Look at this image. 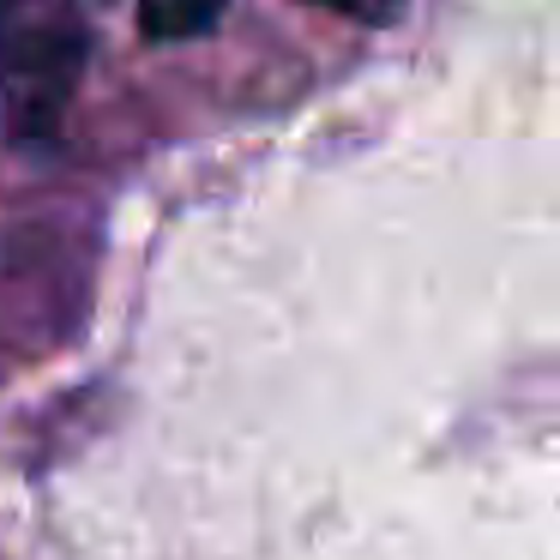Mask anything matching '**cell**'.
Masks as SVG:
<instances>
[{"label": "cell", "mask_w": 560, "mask_h": 560, "mask_svg": "<svg viewBox=\"0 0 560 560\" xmlns=\"http://www.w3.org/2000/svg\"><path fill=\"white\" fill-rule=\"evenodd\" d=\"M307 7H326V13H343V19H355V25H398L404 19V7L410 0H307Z\"/></svg>", "instance_id": "obj_3"}, {"label": "cell", "mask_w": 560, "mask_h": 560, "mask_svg": "<svg viewBox=\"0 0 560 560\" xmlns=\"http://www.w3.org/2000/svg\"><path fill=\"white\" fill-rule=\"evenodd\" d=\"M223 7L230 0H139V31L151 43H187V37H206L223 19Z\"/></svg>", "instance_id": "obj_2"}, {"label": "cell", "mask_w": 560, "mask_h": 560, "mask_svg": "<svg viewBox=\"0 0 560 560\" xmlns=\"http://www.w3.org/2000/svg\"><path fill=\"white\" fill-rule=\"evenodd\" d=\"M91 61L79 0H0V121L13 145L61 133Z\"/></svg>", "instance_id": "obj_1"}]
</instances>
